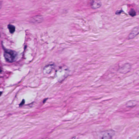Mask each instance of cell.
<instances>
[{
  "instance_id": "9c48e42d",
  "label": "cell",
  "mask_w": 139,
  "mask_h": 139,
  "mask_svg": "<svg viewBox=\"0 0 139 139\" xmlns=\"http://www.w3.org/2000/svg\"><path fill=\"white\" fill-rule=\"evenodd\" d=\"M129 14L132 16H134L136 15V12L134 9H132L129 12Z\"/></svg>"
},
{
  "instance_id": "5bb4252c",
  "label": "cell",
  "mask_w": 139,
  "mask_h": 139,
  "mask_svg": "<svg viewBox=\"0 0 139 139\" xmlns=\"http://www.w3.org/2000/svg\"><path fill=\"white\" fill-rule=\"evenodd\" d=\"M72 139H75V138H72Z\"/></svg>"
},
{
  "instance_id": "9a60e30c",
  "label": "cell",
  "mask_w": 139,
  "mask_h": 139,
  "mask_svg": "<svg viewBox=\"0 0 139 139\" xmlns=\"http://www.w3.org/2000/svg\"><path fill=\"white\" fill-rule=\"evenodd\" d=\"M1 71H2V70H1V69H0V72H1Z\"/></svg>"
},
{
  "instance_id": "ba28073f",
  "label": "cell",
  "mask_w": 139,
  "mask_h": 139,
  "mask_svg": "<svg viewBox=\"0 0 139 139\" xmlns=\"http://www.w3.org/2000/svg\"><path fill=\"white\" fill-rule=\"evenodd\" d=\"M8 28L11 33H13L15 31V27L11 24H9L8 25Z\"/></svg>"
},
{
  "instance_id": "5b68a950",
  "label": "cell",
  "mask_w": 139,
  "mask_h": 139,
  "mask_svg": "<svg viewBox=\"0 0 139 139\" xmlns=\"http://www.w3.org/2000/svg\"><path fill=\"white\" fill-rule=\"evenodd\" d=\"M139 34V26H136L134 28L132 32L130 33L128 36V39H132L136 37V36Z\"/></svg>"
},
{
  "instance_id": "4fadbf2b",
  "label": "cell",
  "mask_w": 139,
  "mask_h": 139,
  "mask_svg": "<svg viewBox=\"0 0 139 139\" xmlns=\"http://www.w3.org/2000/svg\"><path fill=\"white\" fill-rule=\"evenodd\" d=\"M137 139H139V136H138V138H137Z\"/></svg>"
},
{
  "instance_id": "30bf717a",
  "label": "cell",
  "mask_w": 139,
  "mask_h": 139,
  "mask_svg": "<svg viewBox=\"0 0 139 139\" xmlns=\"http://www.w3.org/2000/svg\"><path fill=\"white\" fill-rule=\"evenodd\" d=\"M24 100H22V102H21V103H20V106H22V105H24Z\"/></svg>"
},
{
  "instance_id": "7a4b0ae2",
  "label": "cell",
  "mask_w": 139,
  "mask_h": 139,
  "mask_svg": "<svg viewBox=\"0 0 139 139\" xmlns=\"http://www.w3.org/2000/svg\"><path fill=\"white\" fill-rule=\"evenodd\" d=\"M4 56L7 62L12 63L16 60L18 54L14 50L5 49L4 52Z\"/></svg>"
},
{
  "instance_id": "8992f818",
  "label": "cell",
  "mask_w": 139,
  "mask_h": 139,
  "mask_svg": "<svg viewBox=\"0 0 139 139\" xmlns=\"http://www.w3.org/2000/svg\"><path fill=\"white\" fill-rule=\"evenodd\" d=\"M115 134V132L113 130H109L105 132L103 134L102 139H112Z\"/></svg>"
},
{
  "instance_id": "7c38bea8",
  "label": "cell",
  "mask_w": 139,
  "mask_h": 139,
  "mask_svg": "<svg viewBox=\"0 0 139 139\" xmlns=\"http://www.w3.org/2000/svg\"><path fill=\"white\" fill-rule=\"evenodd\" d=\"M2 94V92H0V96H1V95Z\"/></svg>"
},
{
  "instance_id": "8fae6325",
  "label": "cell",
  "mask_w": 139,
  "mask_h": 139,
  "mask_svg": "<svg viewBox=\"0 0 139 139\" xmlns=\"http://www.w3.org/2000/svg\"><path fill=\"white\" fill-rule=\"evenodd\" d=\"M1 7H2V2H0V9H1Z\"/></svg>"
},
{
  "instance_id": "3957f363",
  "label": "cell",
  "mask_w": 139,
  "mask_h": 139,
  "mask_svg": "<svg viewBox=\"0 0 139 139\" xmlns=\"http://www.w3.org/2000/svg\"><path fill=\"white\" fill-rule=\"evenodd\" d=\"M131 68H132V66H131L130 64H129V63H126V64H124L119 69V72L121 73L125 74L127 73L128 72H130Z\"/></svg>"
},
{
  "instance_id": "277c9868",
  "label": "cell",
  "mask_w": 139,
  "mask_h": 139,
  "mask_svg": "<svg viewBox=\"0 0 139 139\" xmlns=\"http://www.w3.org/2000/svg\"><path fill=\"white\" fill-rule=\"evenodd\" d=\"M90 6L94 9H97L102 5V3L100 0H90Z\"/></svg>"
},
{
  "instance_id": "52a82bcc",
  "label": "cell",
  "mask_w": 139,
  "mask_h": 139,
  "mask_svg": "<svg viewBox=\"0 0 139 139\" xmlns=\"http://www.w3.org/2000/svg\"><path fill=\"white\" fill-rule=\"evenodd\" d=\"M53 68V65L49 64L45 66L43 69V73L45 75L49 74L51 72Z\"/></svg>"
},
{
  "instance_id": "6da1fadb",
  "label": "cell",
  "mask_w": 139,
  "mask_h": 139,
  "mask_svg": "<svg viewBox=\"0 0 139 139\" xmlns=\"http://www.w3.org/2000/svg\"><path fill=\"white\" fill-rule=\"evenodd\" d=\"M69 73V70L67 67L61 66L56 71L55 76L58 81L61 82L66 78Z\"/></svg>"
}]
</instances>
